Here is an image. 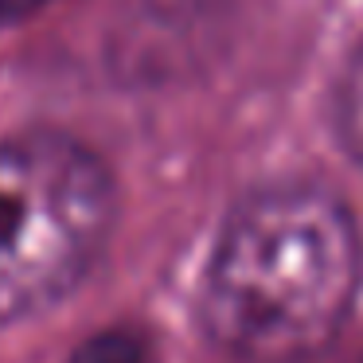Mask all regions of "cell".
I'll return each instance as SVG.
<instances>
[{
  "instance_id": "cell-1",
  "label": "cell",
  "mask_w": 363,
  "mask_h": 363,
  "mask_svg": "<svg viewBox=\"0 0 363 363\" xmlns=\"http://www.w3.org/2000/svg\"><path fill=\"white\" fill-rule=\"evenodd\" d=\"M359 285L363 238L344 199L316 184H274L227 215L199 313L238 359L301 363L340 336Z\"/></svg>"
},
{
  "instance_id": "cell-2",
  "label": "cell",
  "mask_w": 363,
  "mask_h": 363,
  "mask_svg": "<svg viewBox=\"0 0 363 363\" xmlns=\"http://www.w3.org/2000/svg\"><path fill=\"white\" fill-rule=\"evenodd\" d=\"M118 215L113 176L67 133L0 141V324L79 289Z\"/></svg>"
},
{
  "instance_id": "cell-3",
  "label": "cell",
  "mask_w": 363,
  "mask_h": 363,
  "mask_svg": "<svg viewBox=\"0 0 363 363\" xmlns=\"http://www.w3.org/2000/svg\"><path fill=\"white\" fill-rule=\"evenodd\" d=\"M332 125H336V141L344 145V152L363 168V43L355 48V55L347 59L344 74L336 82Z\"/></svg>"
},
{
  "instance_id": "cell-4",
  "label": "cell",
  "mask_w": 363,
  "mask_h": 363,
  "mask_svg": "<svg viewBox=\"0 0 363 363\" xmlns=\"http://www.w3.org/2000/svg\"><path fill=\"white\" fill-rule=\"evenodd\" d=\"M67 363H160V355L141 328H102L82 340Z\"/></svg>"
},
{
  "instance_id": "cell-5",
  "label": "cell",
  "mask_w": 363,
  "mask_h": 363,
  "mask_svg": "<svg viewBox=\"0 0 363 363\" xmlns=\"http://www.w3.org/2000/svg\"><path fill=\"white\" fill-rule=\"evenodd\" d=\"M48 0H0V24H9V20H20L28 16L32 9H40Z\"/></svg>"
}]
</instances>
